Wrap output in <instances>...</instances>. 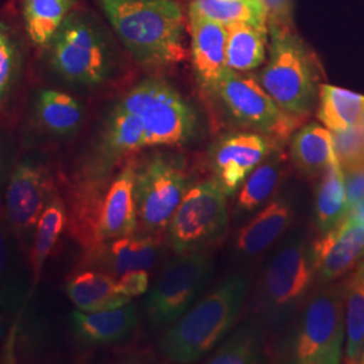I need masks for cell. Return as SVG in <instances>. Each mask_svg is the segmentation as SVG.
I'll use <instances>...</instances> for the list:
<instances>
[{"label": "cell", "mask_w": 364, "mask_h": 364, "mask_svg": "<svg viewBox=\"0 0 364 364\" xmlns=\"http://www.w3.org/2000/svg\"><path fill=\"white\" fill-rule=\"evenodd\" d=\"M123 53L102 14L81 3L34 52L33 66L41 81L87 99L117 81L123 70Z\"/></svg>", "instance_id": "cell-1"}, {"label": "cell", "mask_w": 364, "mask_h": 364, "mask_svg": "<svg viewBox=\"0 0 364 364\" xmlns=\"http://www.w3.org/2000/svg\"><path fill=\"white\" fill-rule=\"evenodd\" d=\"M131 60L146 70L186 58L188 16L177 0H92Z\"/></svg>", "instance_id": "cell-2"}, {"label": "cell", "mask_w": 364, "mask_h": 364, "mask_svg": "<svg viewBox=\"0 0 364 364\" xmlns=\"http://www.w3.org/2000/svg\"><path fill=\"white\" fill-rule=\"evenodd\" d=\"M248 278L232 275L176 320L159 341L171 363H193L212 351L234 326L247 299Z\"/></svg>", "instance_id": "cell-3"}, {"label": "cell", "mask_w": 364, "mask_h": 364, "mask_svg": "<svg viewBox=\"0 0 364 364\" xmlns=\"http://www.w3.org/2000/svg\"><path fill=\"white\" fill-rule=\"evenodd\" d=\"M269 34V61L260 84L285 114L301 120L318 100L320 64L294 26L270 23Z\"/></svg>", "instance_id": "cell-4"}, {"label": "cell", "mask_w": 364, "mask_h": 364, "mask_svg": "<svg viewBox=\"0 0 364 364\" xmlns=\"http://www.w3.org/2000/svg\"><path fill=\"white\" fill-rule=\"evenodd\" d=\"M90 120L87 99L73 92L39 81L27 85L18 117V138L22 150L52 153L77 141Z\"/></svg>", "instance_id": "cell-5"}, {"label": "cell", "mask_w": 364, "mask_h": 364, "mask_svg": "<svg viewBox=\"0 0 364 364\" xmlns=\"http://www.w3.org/2000/svg\"><path fill=\"white\" fill-rule=\"evenodd\" d=\"M46 151L23 150L7 185L1 213L28 257L37 223L48 201L58 191L57 166Z\"/></svg>", "instance_id": "cell-6"}, {"label": "cell", "mask_w": 364, "mask_h": 364, "mask_svg": "<svg viewBox=\"0 0 364 364\" xmlns=\"http://www.w3.org/2000/svg\"><path fill=\"white\" fill-rule=\"evenodd\" d=\"M314 273L312 246L302 234L290 236L263 273L258 304L262 316L275 326L287 321L308 294Z\"/></svg>", "instance_id": "cell-7"}, {"label": "cell", "mask_w": 364, "mask_h": 364, "mask_svg": "<svg viewBox=\"0 0 364 364\" xmlns=\"http://www.w3.org/2000/svg\"><path fill=\"white\" fill-rule=\"evenodd\" d=\"M346 338L344 296L329 287L308 301L293 338L291 356L299 364H338Z\"/></svg>", "instance_id": "cell-8"}, {"label": "cell", "mask_w": 364, "mask_h": 364, "mask_svg": "<svg viewBox=\"0 0 364 364\" xmlns=\"http://www.w3.org/2000/svg\"><path fill=\"white\" fill-rule=\"evenodd\" d=\"M210 273L212 259L204 251L183 252L170 260L144 302L151 326L165 328L178 320L200 296Z\"/></svg>", "instance_id": "cell-9"}, {"label": "cell", "mask_w": 364, "mask_h": 364, "mask_svg": "<svg viewBox=\"0 0 364 364\" xmlns=\"http://www.w3.org/2000/svg\"><path fill=\"white\" fill-rule=\"evenodd\" d=\"M228 224L227 195L218 180L188 188L168 227L170 247L183 254L204 247L220 236Z\"/></svg>", "instance_id": "cell-10"}, {"label": "cell", "mask_w": 364, "mask_h": 364, "mask_svg": "<svg viewBox=\"0 0 364 364\" xmlns=\"http://www.w3.org/2000/svg\"><path fill=\"white\" fill-rule=\"evenodd\" d=\"M188 191V176L173 159L154 156L136 162L135 204L144 234L168 231L170 220Z\"/></svg>", "instance_id": "cell-11"}, {"label": "cell", "mask_w": 364, "mask_h": 364, "mask_svg": "<svg viewBox=\"0 0 364 364\" xmlns=\"http://www.w3.org/2000/svg\"><path fill=\"white\" fill-rule=\"evenodd\" d=\"M213 96L219 97L239 126L267 136L287 138L299 122L285 114L263 88L259 78L248 72L225 68Z\"/></svg>", "instance_id": "cell-12"}, {"label": "cell", "mask_w": 364, "mask_h": 364, "mask_svg": "<svg viewBox=\"0 0 364 364\" xmlns=\"http://www.w3.org/2000/svg\"><path fill=\"white\" fill-rule=\"evenodd\" d=\"M34 61L21 16L13 7L0 9V119L16 126Z\"/></svg>", "instance_id": "cell-13"}, {"label": "cell", "mask_w": 364, "mask_h": 364, "mask_svg": "<svg viewBox=\"0 0 364 364\" xmlns=\"http://www.w3.org/2000/svg\"><path fill=\"white\" fill-rule=\"evenodd\" d=\"M135 173L136 159L131 156L108 183L96 218L93 245L136 232Z\"/></svg>", "instance_id": "cell-14"}, {"label": "cell", "mask_w": 364, "mask_h": 364, "mask_svg": "<svg viewBox=\"0 0 364 364\" xmlns=\"http://www.w3.org/2000/svg\"><path fill=\"white\" fill-rule=\"evenodd\" d=\"M272 144L267 135L258 132L228 134L216 142L212 165L225 195H234L251 171L272 154Z\"/></svg>", "instance_id": "cell-15"}, {"label": "cell", "mask_w": 364, "mask_h": 364, "mask_svg": "<svg viewBox=\"0 0 364 364\" xmlns=\"http://www.w3.org/2000/svg\"><path fill=\"white\" fill-rule=\"evenodd\" d=\"M25 250L10 230L0 209V305L21 332L22 316L33 291L31 270H27Z\"/></svg>", "instance_id": "cell-16"}, {"label": "cell", "mask_w": 364, "mask_h": 364, "mask_svg": "<svg viewBox=\"0 0 364 364\" xmlns=\"http://www.w3.org/2000/svg\"><path fill=\"white\" fill-rule=\"evenodd\" d=\"M188 34L196 78L204 91L213 95L225 70V25L188 9Z\"/></svg>", "instance_id": "cell-17"}, {"label": "cell", "mask_w": 364, "mask_h": 364, "mask_svg": "<svg viewBox=\"0 0 364 364\" xmlns=\"http://www.w3.org/2000/svg\"><path fill=\"white\" fill-rule=\"evenodd\" d=\"M314 269L321 281L348 273L364 257V224L352 213L313 243Z\"/></svg>", "instance_id": "cell-18"}, {"label": "cell", "mask_w": 364, "mask_h": 364, "mask_svg": "<svg viewBox=\"0 0 364 364\" xmlns=\"http://www.w3.org/2000/svg\"><path fill=\"white\" fill-rule=\"evenodd\" d=\"M159 254L158 235L132 234L85 248L81 269H96L119 277L132 270H150Z\"/></svg>", "instance_id": "cell-19"}, {"label": "cell", "mask_w": 364, "mask_h": 364, "mask_svg": "<svg viewBox=\"0 0 364 364\" xmlns=\"http://www.w3.org/2000/svg\"><path fill=\"white\" fill-rule=\"evenodd\" d=\"M138 326V311L132 301L99 312L73 311L70 329L82 346H108L130 338Z\"/></svg>", "instance_id": "cell-20"}, {"label": "cell", "mask_w": 364, "mask_h": 364, "mask_svg": "<svg viewBox=\"0 0 364 364\" xmlns=\"http://www.w3.org/2000/svg\"><path fill=\"white\" fill-rule=\"evenodd\" d=\"M294 209L287 197H278L260 209L258 215L240 228L236 236V251L254 257L274 245L287 232L293 221Z\"/></svg>", "instance_id": "cell-21"}, {"label": "cell", "mask_w": 364, "mask_h": 364, "mask_svg": "<svg viewBox=\"0 0 364 364\" xmlns=\"http://www.w3.org/2000/svg\"><path fill=\"white\" fill-rule=\"evenodd\" d=\"M117 277L96 269H81L65 281L68 299L81 312H99L122 306L131 299L117 289Z\"/></svg>", "instance_id": "cell-22"}, {"label": "cell", "mask_w": 364, "mask_h": 364, "mask_svg": "<svg viewBox=\"0 0 364 364\" xmlns=\"http://www.w3.org/2000/svg\"><path fill=\"white\" fill-rule=\"evenodd\" d=\"M68 224V208L65 198L60 189L48 201L46 207L39 216L36 234L33 239L31 250L28 254V262L33 278V290L38 285L45 262L50 257L53 250L60 240Z\"/></svg>", "instance_id": "cell-23"}, {"label": "cell", "mask_w": 364, "mask_h": 364, "mask_svg": "<svg viewBox=\"0 0 364 364\" xmlns=\"http://www.w3.org/2000/svg\"><path fill=\"white\" fill-rule=\"evenodd\" d=\"M81 0H19L18 13L34 52L41 49Z\"/></svg>", "instance_id": "cell-24"}, {"label": "cell", "mask_w": 364, "mask_h": 364, "mask_svg": "<svg viewBox=\"0 0 364 364\" xmlns=\"http://www.w3.org/2000/svg\"><path fill=\"white\" fill-rule=\"evenodd\" d=\"M225 66L236 72H250L264 64L269 30L250 23L225 25Z\"/></svg>", "instance_id": "cell-25"}, {"label": "cell", "mask_w": 364, "mask_h": 364, "mask_svg": "<svg viewBox=\"0 0 364 364\" xmlns=\"http://www.w3.org/2000/svg\"><path fill=\"white\" fill-rule=\"evenodd\" d=\"M291 158L299 169L306 174L323 173L336 159L332 131L317 123L301 127L291 139Z\"/></svg>", "instance_id": "cell-26"}, {"label": "cell", "mask_w": 364, "mask_h": 364, "mask_svg": "<svg viewBox=\"0 0 364 364\" xmlns=\"http://www.w3.org/2000/svg\"><path fill=\"white\" fill-rule=\"evenodd\" d=\"M364 96L333 85L321 84L317 117L328 130L341 131L362 122Z\"/></svg>", "instance_id": "cell-27"}, {"label": "cell", "mask_w": 364, "mask_h": 364, "mask_svg": "<svg viewBox=\"0 0 364 364\" xmlns=\"http://www.w3.org/2000/svg\"><path fill=\"white\" fill-rule=\"evenodd\" d=\"M316 225L321 232L333 228L348 215L344 171L338 158L326 166L316 193Z\"/></svg>", "instance_id": "cell-28"}, {"label": "cell", "mask_w": 364, "mask_h": 364, "mask_svg": "<svg viewBox=\"0 0 364 364\" xmlns=\"http://www.w3.org/2000/svg\"><path fill=\"white\" fill-rule=\"evenodd\" d=\"M282 165L281 156L269 154L251 171L242 183L236 198V208L239 212H254L273 196L282 176Z\"/></svg>", "instance_id": "cell-29"}, {"label": "cell", "mask_w": 364, "mask_h": 364, "mask_svg": "<svg viewBox=\"0 0 364 364\" xmlns=\"http://www.w3.org/2000/svg\"><path fill=\"white\" fill-rule=\"evenodd\" d=\"M189 6L223 25L250 23L269 30L267 10L262 0H192Z\"/></svg>", "instance_id": "cell-30"}, {"label": "cell", "mask_w": 364, "mask_h": 364, "mask_svg": "<svg viewBox=\"0 0 364 364\" xmlns=\"http://www.w3.org/2000/svg\"><path fill=\"white\" fill-rule=\"evenodd\" d=\"M346 358L358 363L364 346V264L352 277L346 294Z\"/></svg>", "instance_id": "cell-31"}, {"label": "cell", "mask_w": 364, "mask_h": 364, "mask_svg": "<svg viewBox=\"0 0 364 364\" xmlns=\"http://www.w3.org/2000/svg\"><path fill=\"white\" fill-rule=\"evenodd\" d=\"M260 362L259 333L250 326L237 329L208 359L209 364H255Z\"/></svg>", "instance_id": "cell-32"}, {"label": "cell", "mask_w": 364, "mask_h": 364, "mask_svg": "<svg viewBox=\"0 0 364 364\" xmlns=\"http://www.w3.org/2000/svg\"><path fill=\"white\" fill-rule=\"evenodd\" d=\"M333 150L343 171L364 164V135L360 123L347 130L332 131Z\"/></svg>", "instance_id": "cell-33"}, {"label": "cell", "mask_w": 364, "mask_h": 364, "mask_svg": "<svg viewBox=\"0 0 364 364\" xmlns=\"http://www.w3.org/2000/svg\"><path fill=\"white\" fill-rule=\"evenodd\" d=\"M15 126L0 119V209L3 198L13 174L15 164L21 156V142Z\"/></svg>", "instance_id": "cell-34"}, {"label": "cell", "mask_w": 364, "mask_h": 364, "mask_svg": "<svg viewBox=\"0 0 364 364\" xmlns=\"http://www.w3.org/2000/svg\"><path fill=\"white\" fill-rule=\"evenodd\" d=\"M149 285H150L149 270L127 272L119 275L117 279V291L122 296H126L131 299L144 294L149 290Z\"/></svg>", "instance_id": "cell-35"}, {"label": "cell", "mask_w": 364, "mask_h": 364, "mask_svg": "<svg viewBox=\"0 0 364 364\" xmlns=\"http://www.w3.org/2000/svg\"><path fill=\"white\" fill-rule=\"evenodd\" d=\"M348 213L364 201V164L344 171Z\"/></svg>", "instance_id": "cell-36"}, {"label": "cell", "mask_w": 364, "mask_h": 364, "mask_svg": "<svg viewBox=\"0 0 364 364\" xmlns=\"http://www.w3.org/2000/svg\"><path fill=\"white\" fill-rule=\"evenodd\" d=\"M267 10V25H285V26H294L293 25V10L294 4L293 0H262Z\"/></svg>", "instance_id": "cell-37"}, {"label": "cell", "mask_w": 364, "mask_h": 364, "mask_svg": "<svg viewBox=\"0 0 364 364\" xmlns=\"http://www.w3.org/2000/svg\"><path fill=\"white\" fill-rule=\"evenodd\" d=\"M14 332L15 329H14L13 323L0 305V346H4L6 351H7V347L13 344Z\"/></svg>", "instance_id": "cell-38"}, {"label": "cell", "mask_w": 364, "mask_h": 364, "mask_svg": "<svg viewBox=\"0 0 364 364\" xmlns=\"http://www.w3.org/2000/svg\"><path fill=\"white\" fill-rule=\"evenodd\" d=\"M350 213H352L358 220L362 221L364 224V201L360 204V205H358L356 208L351 210Z\"/></svg>", "instance_id": "cell-39"}, {"label": "cell", "mask_w": 364, "mask_h": 364, "mask_svg": "<svg viewBox=\"0 0 364 364\" xmlns=\"http://www.w3.org/2000/svg\"><path fill=\"white\" fill-rule=\"evenodd\" d=\"M359 363L364 364V346H363V351H362V355H360V360H359Z\"/></svg>", "instance_id": "cell-40"}, {"label": "cell", "mask_w": 364, "mask_h": 364, "mask_svg": "<svg viewBox=\"0 0 364 364\" xmlns=\"http://www.w3.org/2000/svg\"><path fill=\"white\" fill-rule=\"evenodd\" d=\"M360 126H362V130H363V135H364V112H363V117H362V122H360Z\"/></svg>", "instance_id": "cell-41"}]
</instances>
